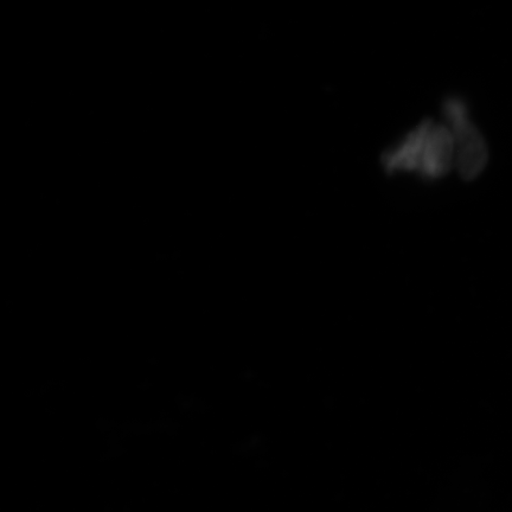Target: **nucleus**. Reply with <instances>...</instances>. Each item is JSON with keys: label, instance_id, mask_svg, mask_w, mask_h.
<instances>
[{"label": "nucleus", "instance_id": "nucleus-2", "mask_svg": "<svg viewBox=\"0 0 512 512\" xmlns=\"http://www.w3.org/2000/svg\"><path fill=\"white\" fill-rule=\"evenodd\" d=\"M433 125L431 119L422 121L384 151L383 169L389 175L413 174L426 179L431 165Z\"/></svg>", "mask_w": 512, "mask_h": 512}, {"label": "nucleus", "instance_id": "nucleus-1", "mask_svg": "<svg viewBox=\"0 0 512 512\" xmlns=\"http://www.w3.org/2000/svg\"><path fill=\"white\" fill-rule=\"evenodd\" d=\"M443 123L450 128L456 142V170L465 181L476 179L488 164L489 150L462 99L450 96L445 100Z\"/></svg>", "mask_w": 512, "mask_h": 512}]
</instances>
